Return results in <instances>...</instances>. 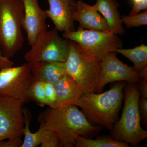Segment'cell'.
Returning <instances> with one entry per match:
<instances>
[{"mask_svg": "<svg viewBox=\"0 0 147 147\" xmlns=\"http://www.w3.org/2000/svg\"><path fill=\"white\" fill-rule=\"evenodd\" d=\"M40 127L57 134L59 146H75L79 136L92 138L100 131L101 127L94 126L76 105L47 108L37 118Z\"/></svg>", "mask_w": 147, "mask_h": 147, "instance_id": "cell-1", "label": "cell"}, {"mask_svg": "<svg viewBox=\"0 0 147 147\" xmlns=\"http://www.w3.org/2000/svg\"><path fill=\"white\" fill-rule=\"evenodd\" d=\"M126 85L124 82H120L102 93L85 94L74 105L82 108L89 121L111 131L121 106Z\"/></svg>", "mask_w": 147, "mask_h": 147, "instance_id": "cell-2", "label": "cell"}, {"mask_svg": "<svg viewBox=\"0 0 147 147\" xmlns=\"http://www.w3.org/2000/svg\"><path fill=\"white\" fill-rule=\"evenodd\" d=\"M124 104L119 120L111 131L112 139L137 146L147 138V131L142 128L139 115L140 93L136 84H126L124 88Z\"/></svg>", "mask_w": 147, "mask_h": 147, "instance_id": "cell-3", "label": "cell"}, {"mask_svg": "<svg viewBox=\"0 0 147 147\" xmlns=\"http://www.w3.org/2000/svg\"><path fill=\"white\" fill-rule=\"evenodd\" d=\"M24 18L22 0H0V46L8 59L23 46Z\"/></svg>", "mask_w": 147, "mask_h": 147, "instance_id": "cell-4", "label": "cell"}, {"mask_svg": "<svg viewBox=\"0 0 147 147\" xmlns=\"http://www.w3.org/2000/svg\"><path fill=\"white\" fill-rule=\"evenodd\" d=\"M63 36L74 42L77 51L88 61H100L108 53L115 52L123 46L121 38L110 31L79 29L64 32Z\"/></svg>", "mask_w": 147, "mask_h": 147, "instance_id": "cell-5", "label": "cell"}, {"mask_svg": "<svg viewBox=\"0 0 147 147\" xmlns=\"http://www.w3.org/2000/svg\"><path fill=\"white\" fill-rule=\"evenodd\" d=\"M55 28L40 35L24 58L30 66L38 62L65 63L70 50V41L63 39Z\"/></svg>", "mask_w": 147, "mask_h": 147, "instance_id": "cell-6", "label": "cell"}, {"mask_svg": "<svg viewBox=\"0 0 147 147\" xmlns=\"http://www.w3.org/2000/svg\"><path fill=\"white\" fill-rule=\"evenodd\" d=\"M70 50L65 65L66 72L77 83L84 94L97 92L100 61L86 59L70 40Z\"/></svg>", "mask_w": 147, "mask_h": 147, "instance_id": "cell-7", "label": "cell"}, {"mask_svg": "<svg viewBox=\"0 0 147 147\" xmlns=\"http://www.w3.org/2000/svg\"><path fill=\"white\" fill-rule=\"evenodd\" d=\"M33 80L32 67L28 63L0 70V95L27 103L31 100L30 88Z\"/></svg>", "mask_w": 147, "mask_h": 147, "instance_id": "cell-8", "label": "cell"}, {"mask_svg": "<svg viewBox=\"0 0 147 147\" xmlns=\"http://www.w3.org/2000/svg\"><path fill=\"white\" fill-rule=\"evenodd\" d=\"M116 52H110L100 61V70L97 92L102 91L109 83L126 82L129 84H137L141 80L140 72L134 67L129 66L117 57Z\"/></svg>", "mask_w": 147, "mask_h": 147, "instance_id": "cell-9", "label": "cell"}, {"mask_svg": "<svg viewBox=\"0 0 147 147\" xmlns=\"http://www.w3.org/2000/svg\"><path fill=\"white\" fill-rule=\"evenodd\" d=\"M22 105L14 98L0 95V142L23 136L25 118Z\"/></svg>", "mask_w": 147, "mask_h": 147, "instance_id": "cell-10", "label": "cell"}, {"mask_svg": "<svg viewBox=\"0 0 147 147\" xmlns=\"http://www.w3.org/2000/svg\"><path fill=\"white\" fill-rule=\"evenodd\" d=\"M22 1L24 6L23 29L26 33L29 45L32 46L40 35L47 30V18L38 0Z\"/></svg>", "mask_w": 147, "mask_h": 147, "instance_id": "cell-11", "label": "cell"}, {"mask_svg": "<svg viewBox=\"0 0 147 147\" xmlns=\"http://www.w3.org/2000/svg\"><path fill=\"white\" fill-rule=\"evenodd\" d=\"M49 9L45 10L47 18H50L58 31L75 30L74 15L77 8L75 0H47Z\"/></svg>", "mask_w": 147, "mask_h": 147, "instance_id": "cell-12", "label": "cell"}, {"mask_svg": "<svg viewBox=\"0 0 147 147\" xmlns=\"http://www.w3.org/2000/svg\"><path fill=\"white\" fill-rule=\"evenodd\" d=\"M74 19L79 23V29L99 31H110L105 19L94 6L90 5L82 0L77 1Z\"/></svg>", "mask_w": 147, "mask_h": 147, "instance_id": "cell-13", "label": "cell"}, {"mask_svg": "<svg viewBox=\"0 0 147 147\" xmlns=\"http://www.w3.org/2000/svg\"><path fill=\"white\" fill-rule=\"evenodd\" d=\"M54 86L57 96L55 108L74 105L84 94L79 85L67 74Z\"/></svg>", "mask_w": 147, "mask_h": 147, "instance_id": "cell-14", "label": "cell"}, {"mask_svg": "<svg viewBox=\"0 0 147 147\" xmlns=\"http://www.w3.org/2000/svg\"><path fill=\"white\" fill-rule=\"evenodd\" d=\"M94 6L105 19L110 31L120 35L124 33L121 17L118 10L119 4L115 0H97Z\"/></svg>", "mask_w": 147, "mask_h": 147, "instance_id": "cell-15", "label": "cell"}, {"mask_svg": "<svg viewBox=\"0 0 147 147\" xmlns=\"http://www.w3.org/2000/svg\"><path fill=\"white\" fill-rule=\"evenodd\" d=\"M33 78L55 84L67 74L65 63L38 62L32 67Z\"/></svg>", "mask_w": 147, "mask_h": 147, "instance_id": "cell-16", "label": "cell"}, {"mask_svg": "<svg viewBox=\"0 0 147 147\" xmlns=\"http://www.w3.org/2000/svg\"><path fill=\"white\" fill-rule=\"evenodd\" d=\"M115 52L131 61L134 64V68L138 72H141L147 66V46L143 43L131 49L118 48Z\"/></svg>", "mask_w": 147, "mask_h": 147, "instance_id": "cell-17", "label": "cell"}, {"mask_svg": "<svg viewBox=\"0 0 147 147\" xmlns=\"http://www.w3.org/2000/svg\"><path fill=\"white\" fill-rule=\"evenodd\" d=\"M25 118V125L23 129L24 136V142L20 147H36L40 145L44 134V129L40 127L39 129L35 132H32L30 125L32 119L30 111L27 108H23Z\"/></svg>", "mask_w": 147, "mask_h": 147, "instance_id": "cell-18", "label": "cell"}, {"mask_svg": "<svg viewBox=\"0 0 147 147\" xmlns=\"http://www.w3.org/2000/svg\"><path fill=\"white\" fill-rule=\"evenodd\" d=\"M76 147H129L124 142L116 141L112 138L98 137L95 139L79 136L75 143Z\"/></svg>", "mask_w": 147, "mask_h": 147, "instance_id": "cell-19", "label": "cell"}, {"mask_svg": "<svg viewBox=\"0 0 147 147\" xmlns=\"http://www.w3.org/2000/svg\"><path fill=\"white\" fill-rule=\"evenodd\" d=\"M43 83L44 82L33 78L30 88L31 100H33L37 105L41 107L47 105Z\"/></svg>", "mask_w": 147, "mask_h": 147, "instance_id": "cell-20", "label": "cell"}, {"mask_svg": "<svg viewBox=\"0 0 147 147\" xmlns=\"http://www.w3.org/2000/svg\"><path fill=\"white\" fill-rule=\"evenodd\" d=\"M123 24L126 26L127 28L140 27L147 25V10H145L141 13L121 17Z\"/></svg>", "mask_w": 147, "mask_h": 147, "instance_id": "cell-21", "label": "cell"}, {"mask_svg": "<svg viewBox=\"0 0 147 147\" xmlns=\"http://www.w3.org/2000/svg\"><path fill=\"white\" fill-rule=\"evenodd\" d=\"M44 130L45 131L40 143V147H60L59 139L55 132L47 129H44Z\"/></svg>", "mask_w": 147, "mask_h": 147, "instance_id": "cell-22", "label": "cell"}, {"mask_svg": "<svg viewBox=\"0 0 147 147\" xmlns=\"http://www.w3.org/2000/svg\"><path fill=\"white\" fill-rule=\"evenodd\" d=\"M43 84L45 96L47 100V106L50 108H55L57 96L54 84L44 82Z\"/></svg>", "mask_w": 147, "mask_h": 147, "instance_id": "cell-23", "label": "cell"}, {"mask_svg": "<svg viewBox=\"0 0 147 147\" xmlns=\"http://www.w3.org/2000/svg\"><path fill=\"white\" fill-rule=\"evenodd\" d=\"M141 80L138 87L141 98H147V66L141 72Z\"/></svg>", "mask_w": 147, "mask_h": 147, "instance_id": "cell-24", "label": "cell"}, {"mask_svg": "<svg viewBox=\"0 0 147 147\" xmlns=\"http://www.w3.org/2000/svg\"><path fill=\"white\" fill-rule=\"evenodd\" d=\"M139 110L141 120L145 126H147V98L139 99Z\"/></svg>", "mask_w": 147, "mask_h": 147, "instance_id": "cell-25", "label": "cell"}, {"mask_svg": "<svg viewBox=\"0 0 147 147\" xmlns=\"http://www.w3.org/2000/svg\"><path fill=\"white\" fill-rule=\"evenodd\" d=\"M133 3L132 9L129 15L139 13L141 11L146 10L147 0H132Z\"/></svg>", "mask_w": 147, "mask_h": 147, "instance_id": "cell-26", "label": "cell"}, {"mask_svg": "<svg viewBox=\"0 0 147 147\" xmlns=\"http://www.w3.org/2000/svg\"><path fill=\"white\" fill-rule=\"evenodd\" d=\"M7 141L0 142V147H20L22 142L21 138L13 137L7 139Z\"/></svg>", "mask_w": 147, "mask_h": 147, "instance_id": "cell-27", "label": "cell"}, {"mask_svg": "<svg viewBox=\"0 0 147 147\" xmlns=\"http://www.w3.org/2000/svg\"><path fill=\"white\" fill-rule=\"evenodd\" d=\"M13 65L14 63L5 57L0 51V70L6 67L13 66Z\"/></svg>", "mask_w": 147, "mask_h": 147, "instance_id": "cell-28", "label": "cell"}]
</instances>
